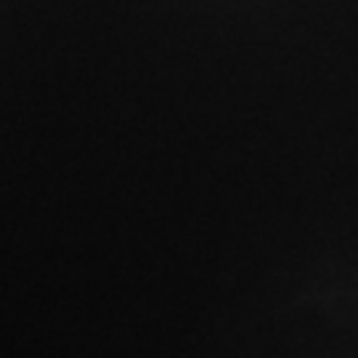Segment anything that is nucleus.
Instances as JSON below:
<instances>
[]
</instances>
